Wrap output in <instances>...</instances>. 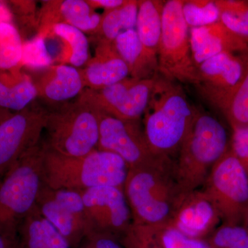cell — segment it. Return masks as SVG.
Instances as JSON below:
<instances>
[{
  "label": "cell",
  "instance_id": "obj_1",
  "mask_svg": "<svg viewBox=\"0 0 248 248\" xmlns=\"http://www.w3.org/2000/svg\"><path fill=\"white\" fill-rule=\"evenodd\" d=\"M124 191L133 224L150 227L169 225L186 194L174 175L173 160L166 158L129 169Z\"/></svg>",
  "mask_w": 248,
  "mask_h": 248
},
{
  "label": "cell",
  "instance_id": "obj_2",
  "mask_svg": "<svg viewBox=\"0 0 248 248\" xmlns=\"http://www.w3.org/2000/svg\"><path fill=\"white\" fill-rule=\"evenodd\" d=\"M197 111L180 85L160 75L156 77L143 115V131L153 154L174 159Z\"/></svg>",
  "mask_w": 248,
  "mask_h": 248
},
{
  "label": "cell",
  "instance_id": "obj_3",
  "mask_svg": "<svg viewBox=\"0 0 248 248\" xmlns=\"http://www.w3.org/2000/svg\"><path fill=\"white\" fill-rule=\"evenodd\" d=\"M44 146L43 181L50 188L78 192L99 186L124 189L129 167L115 153L95 149L84 156H69Z\"/></svg>",
  "mask_w": 248,
  "mask_h": 248
},
{
  "label": "cell",
  "instance_id": "obj_4",
  "mask_svg": "<svg viewBox=\"0 0 248 248\" xmlns=\"http://www.w3.org/2000/svg\"><path fill=\"white\" fill-rule=\"evenodd\" d=\"M228 141L226 129L216 118L197 111L173 159L174 175L185 193L202 188L213 166L228 151Z\"/></svg>",
  "mask_w": 248,
  "mask_h": 248
},
{
  "label": "cell",
  "instance_id": "obj_5",
  "mask_svg": "<svg viewBox=\"0 0 248 248\" xmlns=\"http://www.w3.org/2000/svg\"><path fill=\"white\" fill-rule=\"evenodd\" d=\"M45 146L41 141L31 148L0 179V233L17 237L18 227L35 208L44 184Z\"/></svg>",
  "mask_w": 248,
  "mask_h": 248
},
{
  "label": "cell",
  "instance_id": "obj_6",
  "mask_svg": "<svg viewBox=\"0 0 248 248\" xmlns=\"http://www.w3.org/2000/svg\"><path fill=\"white\" fill-rule=\"evenodd\" d=\"M49 107V106H48ZM46 148L69 156L97 149L99 137L97 110L79 96L76 100L47 108Z\"/></svg>",
  "mask_w": 248,
  "mask_h": 248
},
{
  "label": "cell",
  "instance_id": "obj_7",
  "mask_svg": "<svg viewBox=\"0 0 248 248\" xmlns=\"http://www.w3.org/2000/svg\"><path fill=\"white\" fill-rule=\"evenodd\" d=\"M160 76L197 86V68L191 50L190 28L182 13V0L165 1L162 32L158 53Z\"/></svg>",
  "mask_w": 248,
  "mask_h": 248
},
{
  "label": "cell",
  "instance_id": "obj_8",
  "mask_svg": "<svg viewBox=\"0 0 248 248\" xmlns=\"http://www.w3.org/2000/svg\"><path fill=\"white\" fill-rule=\"evenodd\" d=\"M202 190L222 224L243 226L248 210V177L231 149L213 166Z\"/></svg>",
  "mask_w": 248,
  "mask_h": 248
},
{
  "label": "cell",
  "instance_id": "obj_9",
  "mask_svg": "<svg viewBox=\"0 0 248 248\" xmlns=\"http://www.w3.org/2000/svg\"><path fill=\"white\" fill-rule=\"evenodd\" d=\"M36 206L71 248H78L87 235L95 231L78 191L54 190L44 184Z\"/></svg>",
  "mask_w": 248,
  "mask_h": 248
},
{
  "label": "cell",
  "instance_id": "obj_10",
  "mask_svg": "<svg viewBox=\"0 0 248 248\" xmlns=\"http://www.w3.org/2000/svg\"><path fill=\"white\" fill-rule=\"evenodd\" d=\"M47 108L32 103L0 124V179L23 155L41 142Z\"/></svg>",
  "mask_w": 248,
  "mask_h": 248
},
{
  "label": "cell",
  "instance_id": "obj_11",
  "mask_svg": "<svg viewBox=\"0 0 248 248\" xmlns=\"http://www.w3.org/2000/svg\"><path fill=\"white\" fill-rule=\"evenodd\" d=\"M96 110L99 125L97 149L118 155L129 169L153 164L162 158L152 152L140 120L122 121Z\"/></svg>",
  "mask_w": 248,
  "mask_h": 248
},
{
  "label": "cell",
  "instance_id": "obj_12",
  "mask_svg": "<svg viewBox=\"0 0 248 248\" xmlns=\"http://www.w3.org/2000/svg\"><path fill=\"white\" fill-rule=\"evenodd\" d=\"M79 192L95 231L120 239L133 224L124 189L99 186Z\"/></svg>",
  "mask_w": 248,
  "mask_h": 248
},
{
  "label": "cell",
  "instance_id": "obj_13",
  "mask_svg": "<svg viewBox=\"0 0 248 248\" xmlns=\"http://www.w3.org/2000/svg\"><path fill=\"white\" fill-rule=\"evenodd\" d=\"M245 67L231 53H222L197 67L196 87L210 104L222 110L226 107L245 75Z\"/></svg>",
  "mask_w": 248,
  "mask_h": 248
},
{
  "label": "cell",
  "instance_id": "obj_14",
  "mask_svg": "<svg viewBox=\"0 0 248 248\" xmlns=\"http://www.w3.org/2000/svg\"><path fill=\"white\" fill-rule=\"evenodd\" d=\"M220 223L215 205L200 189L184 196L169 225L186 237L202 239L216 231Z\"/></svg>",
  "mask_w": 248,
  "mask_h": 248
},
{
  "label": "cell",
  "instance_id": "obj_15",
  "mask_svg": "<svg viewBox=\"0 0 248 248\" xmlns=\"http://www.w3.org/2000/svg\"><path fill=\"white\" fill-rule=\"evenodd\" d=\"M102 15L98 14L84 0H53L44 1L38 14L39 34L47 37L54 24H66L91 35L97 34Z\"/></svg>",
  "mask_w": 248,
  "mask_h": 248
},
{
  "label": "cell",
  "instance_id": "obj_16",
  "mask_svg": "<svg viewBox=\"0 0 248 248\" xmlns=\"http://www.w3.org/2000/svg\"><path fill=\"white\" fill-rule=\"evenodd\" d=\"M38 98L48 106L69 102L86 89L79 68L58 63L47 67L33 80Z\"/></svg>",
  "mask_w": 248,
  "mask_h": 248
},
{
  "label": "cell",
  "instance_id": "obj_17",
  "mask_svg": "<svg viewBox=\"0 0 248 248\" xmlns=\"http://www.w3.org/2000/svg\"><path fill=\"white\" fill-rule=\"evenodd\" d=\"M85 88L99 91L128 78V66L110 42H97L95 53L79 68Z\"/></svg>",
  "mask_w": 248,
  "mask_h": 248
},
{
  "label": "cell",
  "instance_id": "obj_18",
  "mask_svg": "<svg viewBox=\"0 0 248 248\" xmlns=\"http://www.w3.org/2000/svg\"><path fill=\"white\" fill-rule=\"evenodd\" d=\"M192 58L198 67L205 60L222 53L244 49L246 40L234 35L221 22L190 29Z\"/></svg>",
  "mask_w": 248,
  "mask_h": 248
},
{
  "label": "cell",
  "instance_id": "obj_19",
  "mask_svg": "<svg viewBox=\"0 0 248 248\" xmlns=\"http://www.w3.org/2000/svg\"><path fill=\"white\" fill-rule=\"evenodd\" d=\"M112 45L128 66L130 78L146 79L159 76L157 59L152 58L146 53L135 29L120 33Z\"/></svg>",
  "mask_w": 248,
  "mask_h": 248
},
{
  "label": "cell",
  "instance_id": "obj_20",
  "mask_svg": "<svg viewBox=\"0 0 248 248\" xmlns=\"http://www.w3.org/2000/svg\"><path fill=\"white\" fill-rule=\"evenodd\" d=\"M17 237L19 248H71L36 205L18 227Z\"/></svg>",
  "mask_w": 248,
  "mask_h": 248
},
{
  "label": "cell",
  "instance_id": "obj_21",
  "mask_svg": "<svg viewBox=\"0 0 248 248\" xmlns=\"http://www.w3.org/2000/svg\"><path fill=\"white\" fill-rule=\"evenodd\" d=\"M19 68L7 73L0 71V107L16 112L24 110L38 98L33 79Z\"/></svg>",
  "mask_w": 248,
  "mask_h": 248
},
{
  "label": "cell",
  "instance_id": "obj_22",
  "mask_svg": "<svg viewBox=\"0 0 248 248\" xmlns=\"http://www.w3.org/2000/svg\"><path fill=\"white\" fill-rule=\"evenodd\" d=\"M165 1H139L135 30L143 48L152 58L157 59L162 32V16Z\"/></svg>",
  "mask_w": 248,
  "mask_h": 248
},
{
  "label": "cell",
  "instance_id": "obj_23",
  "mask_svg": "<svg viewBox=\"0 0 248 248\" xmlns=\"http://www.w3.org/2000/svg\"><path fill=\"white\" fill-rule=\"evenodd\" d=\"M49 34L63 44L61 63L79 69L91 58L89 40L82 31L68 24H56L50 28Z\"/></svg>",
  "mask_w": 248,
  "mask_h": 248
},
{
  "label": "cell",
  "instance_id": "obj_24",
  "mask_svg": "<svg viewBox=\"0 0 248 248\" xmlns=\"http://www.w3.org/2000/svg\"><path fill=\"white\" fill-rule=\"evenodd\" d=\"M139 1L125 0L117 9L104 11L102 22L97 34L93 35L97 42L112 43L124 31L135 29L138 19Z\"/></svg>",
  "mask_w": 248,
  "mask_h": 248
},
{
  "label": "cell",
  "instance_id": "obj_25",
  "mask_svg": "<svg viewBox=\"0 0 248 248\" xmlns=\"http://www.w3.org/2000/svg\"><path fill=\"white\" fill-rule=\"evenodd\" d=\"M156 78L137 80L109 115L122 121L141 120L149 102Z\"/></svg>",
  "mask_w": 248,
  "mask_h": 248
},
{
  "label": "cell",
  "instance_id": "obj_26",
  "mask_svg": "<svg viewBox=\"0 0 248 248\" xmlns=\"http://www.w3.org/2000/svg\"><path fill=\"white\" fill-rule=\"evenodd\" d=\"M23 45L22 37L14 23L0 22V71L20 68Z\"/></svg>",
  "mask_w": 248,
  "mask_h": 248
},
{
  "label": "cell",
  "instance_id": "obj_27",
  "mask_svg": "<svg viewBox=\"0 0 248 248\" xmlns=\"http://www.w3.org/2000/svg\"><path fill=\"white\" fill-rule=\"evenodd\" d=\"M182 13L190 29L219 22L220 11L213 0H182Z\"/></svg>",
  "mask_w": 248,
  "mask_h": 248
},
{
  "label": "cell",
  "instance_id": "obj_28",
  "mask_svg": "<svg viewBox=\"0 0 248 248\" xmlns=\"http://www.w3.org/2000/svg\"><path fill=\"white\" fill-rule=\"evenodd\" d=\"M216 3L220 11V22L234 35L248 40V3L222 0H216Z\"/></svg>",
  "mask_w": 248,
  "mask_h": 248
},
{
  "label": "cell",
  "instance_id": "obj_29",
  "mask_svg": "<svg viewBox=\"0 0 248 248\" xmlns=\"http://www.w3.org/2000/svg\"><path fill=\"white\" fill-rule=\"evenodd\" d=\"M223 111L233 130L248 128V70Z\"/></svg>",
  "mask_w": 248,
  "mask_h": 248
},
{
  "label": "cell",
  "instance_id": "obj_30",
  "mask_svg": "<svg viewBox=\"0 0 248 248\" xmlns=\"http://www.w3.org/2000/svg\"><path fill=\"white\" fill-rule=\"evenodd\" d=\"M45 37L38 34L33 39L24 42L21 66L40 71L53 64V60L45 43Z\"/></svg>",
  "mask_w": 248,
  "mask_h": 248
},
{
  "label": "cell",
  "instance_id": "obj_31",
  "mask_svg": "<svg viewBox=\"0 0 248 248\" xmlns=\"http://www.w3.org/2000/svg\"><path fill=\"white\" fill-rule=\"evenodd\" d=\"M210 248H248V232L244 226L221 225L214 232Z\"/></svg>",
  "mask_w": 248,
  "mask_h": 248
},
{
  "label": "cell",
  "instance_id": "obj_32",
  "mask_svg": "<svg viewBox=\"0 0 248 248\" xmlns=\"http://www.w3.org/2000/svg\"><path fill=\"white\" fill-rule=\"evenodd\" d=\"M124 248H164L156 227L132 224L120 238Z\"/></svg>",
  "mask_w": 248,
  "mask_h": 248
},
{
  "label": "cell",
  "instance_id": "obj_33",
  "mask_svg": "<svg viewBox=\"0 0 248 248\" xmlns=\"http://www.w3.org/2000/svg\"><path fill=\"white\" fill-rule=\"evenodd\" d=\"M77 248H124L117 236L97 231L90 233Z\"/></svg>",
  "mask_w": 248,
  "mask_h": 248
},
{
  "label": "cell",
  "instance_id": "obj_34",
  "mask_svg": "<svg viewBox=\"0 0 248 248\" xmlns=\"http://www.w3.org/2000/svg\"><path fill=\"white\" fill-rule=\"evenodd\" d=\"M231 151L239 160L248 177V128L234 130Z\"/></svg>",
  "mask_w": 248,
  "mask_h": 248
},
{
  "label": "cell",
  "instance_id": "obj_35",
  "mask_svg": "<svg viewBox=\"0 0 248 248\" xmlns=\"http://www.w3.org/2000/svg\"><path fill=\"white\" fill-rule=\"evenodd\" d=\"M164 248H186V236L170 225L156 227Z\"/></svg>",
  "mask_w": 248,
  "mask_h": 248
},
{
  "label": "cell",
  "instance_id": "obj_36",
  "mask_svg": "<svg viewBox=\"0 0 248 248\" xmlns=\"http://www.w3.org/2000/svg\"><path fill=\"white\" fill-rule=\"evenodd\" d=\"M93 9H102L104 11L117 9L125 3V0H86Z\"/></svg>",
  "mask_w": 248,
  "mask_h": 248
},
{
  "label": "cell",
  "instance_id": "obj_37",
  "mask_svg": "<svg viewBox=\"0 0 248 248\" xmlns=\"http://www.w3.org/2000/svg\"><path fill=\"white\" fill-rule=\"evenodd\" d=\"M0 248H19L17 237H13L0 233Z\"/></svg>",
  "mask_w": 248,
  "mask_h": 248
},
{
  "label": "cell",
  "instance_id": "obj_38",
  "mask_svg": "<svg viewBox=\"0 0 248 248\" xmlns=\"http://www.w3.org/2000/svg\"><path fill=\"white\" fill-rule=\"evenodd\" d=\"M12 115L13 113H11L9 110L0 107V124L4 122V120H6V119L9 118L10 116Z\"/></svg>",
  "mask_w": 248,
  "mask_h": 248
},
{
  "label": "cell",
  "instance_id": "obj_39",
  "mask_svg": "<svg viewBox=\"0 0 248 248\" xmlns=\"http://www.w3.org/2000/svg\"><path fill=\"white\" fill-rule=\"evenodd\" d=\"M243 226L246 228V229L247 230L248 232V210L247 214H246V218H245L244 224H243Z\"/></svg>",
  "mask_w": 248,
  "mask_h": 248
}]
</instances>
